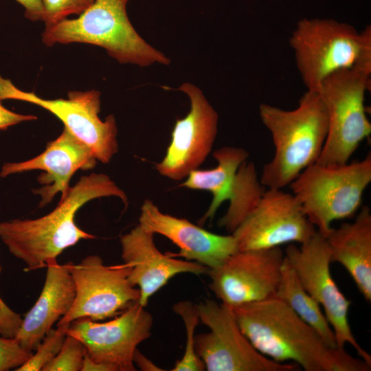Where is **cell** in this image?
I'll list each match as a JSON object with an SVG mask.
<instances>
[{"instance_id":"6da1fadb","label":"cell","mask_w":371,"mask_h":371,"mask_svg":"<svg viewBox=\"0 0 371 371\" xmlns=\"http://www.w3.org/2000/svg\"><path fill=\"white\" fill-rule=\"evenodd\" d=\"M244 335L262 355L305 371H370L371 365L320 335L276 296L232 308Z\"/></svg>"},{"instance_id":"7a4b0ae2","label":"cell","mask_w":371,"mask_h":371,"mask_svg":"<svg viewBox=\"0 0 371 371\" xmlns=\"http://www.w3.org/2000/svg\"><path fill=\"white\" fill-rule=\"evenodd\" d=\"M108 196L118 197L126 207L128 205L126 193L108 175L82 176L49 214L35 219L0 223V238L12 255L25 263L28 271L46 267L80 240L95 238L77 226L75 216L89 201Z\"/></svg>"},{"instance_id":"3957f363","label":"cell","mask_w":371,"mask_h":371,"mask_svg":"<svg viewBox=\"0 0 371 371\" xmlns=\"http://www.w3.org/2000/svg\"><path fill=\"white\" fill-rule=\"evenodd\" d=\"M259 115L274 145V155L263 166L260 180L267 188L282 189L317 161L328 132L326 109L317 91L307 90L295 109L263 103Z\"/></svg>"},{"instance_id":"277c9868","label":"cell","mask_w":371,"mask_h":371,"mask_svg":"<svg viewBox=\"0 0 371 371\" xmlns=\"http://www.w3.org/2000/svg\"><path fill=\"white\" fill-rule=\"evenodd\" d=\"M128 1L94 0L78 17L45 26L42 41L49 47L72 43L97 45L122 64L169 65L170 58L149 45L132 25L126 13Z\"/></svg>"},{"instance_id":"5b68a950","label":"cell","mask_w":371,"mask_h":371,"mask_svg":"<svg viewBox=\"0 0 371 371\" xmlns=\"http://www.w3.org/2000/svg\"><path fill=\"white\" fill-rule=\"evenodd\" d=\"M307 90L317 91L329 76L344 69L371 72V27L358 31L331 19H302L289 39Z\"/></svg>"},{"instance_id":"8992f818","label":"cell","mask_w":371,"mask_h":371,"mask_svg":"<svg viewBox=\"0 0 371 371\" xmlns=\"http://www.w3.org/2000/svg\"><path fill=\"white\" fill-rule=\"evenodd\" d=\"M370 182L369 153L361 161L341 165L315 163L289 186L308 220L326 237L333 221L352 217L357 212Z\"/></svg>"},{"instance_id":"52a82bcc","label":"cell","mask_w":371,"mask_h":371,"mask_svg":"<svg viewBox=\"0 0 371 371\" xmlns=\"http://www.w3.org/2000/svg\"><path fill=\"white\" fill-rule=\"evenodd\" d=\"M371 72L350 69L326 78L317 91L328 115L326 138L316 163L335 166L346 164L359 144L371 133L364 105L370 86Z\"/></svg>"},{"instance_id":"ba28073f","label":"cell","mask_w":371,"mask_h":371,"mask_svg":"<svg viewBox=\"0 0 371 371\" xmlns=\"http://www.w3.org/2000/svg\"><path fill=\"white\" fill-rule=\"evenodd\" d=\"M210 331L196 335V355L208 371H297L298 365L276 362L259 352L242 332L233 309L205 300L196 304Z\"/></svg>"},{"instance_id":"9c48e42d","label":"cell","mask_w":371,"mask_h":371,"mask_svg":"<svg viewBox=\"0 0 371 371\" xmlns=\"http://www.w3.org/2000/svg\"><path fill=\"white\" fill-rule=\"evenodd\" d=\"M0 100H16L41 106L56 116L74 137L86 144L95 159L109 163L117 153V128L113 115L99 117L100 93L96 90L72 91L67 99H44L34 92L17 88L0 75Z\"/></svg>"},{"instance_id":"30bf717a","label":"cell","mask_w":371,"mask_h":371,"mask_svg":"<svg viewBox=\"0 0 371 371\" xmlns=\"http://www.w3.org/2000/svg\"><path fill=\"white\" fill-rule=\"evenodd\" d=\"M285 258L305 290L323 308L339 348L351 345L360 358L371 365V356L357 342L348 321L351 302L343 294L330 272V258L325 237L317 231L297 247L290 244Z\"/></svg>"},{"instance_id":"8fae6325","label":"cell","mask_w":371,"mask_h":371,"mask_svg":"<svg viewBox=\"0 0 371 371\" xmlns=\"http://www.w3.org/2000/svg\"><path fill=\"white\" fill-rule=\"evenodd\" d=\"M67 265L76 296L71 309L57 324L83 317L93 321L113 318L139 301V291L130 282L129 268L124 263L106 266L99 256L91 255L78 264Z\"/></svg>"},{"instance_id":"7c38bea8","label":"cell","mask_w":371,"mask_h":371,"mask_svg":"<svg viewBox=\"0 0 371 371\" xmlns=\"http://www.w3.org/2000/svg\"><path fill=\"white\" fill-rule=\"evenodd\" d=\"M284 253L280 247L237 251L208 269L209 286L221 303L232 308L275 295Z\"/></svg>"},{"instance_id":"4fadbf2b","label":"cell","mask_w":371,"mask_h":371,"mask_svg":"<svg viewBox=\"0 0 371 371\" xmlns=\"http://www.w3.org/2000/svg\"><path fill=\"white\" fill-rule=\"evenodd\" d=\"M153 319L138 302L106 322L89 318L71 322L67 333L78 339L89 358L112 367L114 371H135L137 346L151 335Z\"/></svg>"},{"instance_id":"5bb4252c","label":"cell","mask_w":371,"mask_h":371,"mask_svg":"<svg viewBox=\"0 0 371 371\" xmlns=\"http://www.w3.org/2000/svg\"><path fill=\"white\" fill-rule=\"evenodd\" d=\"M317 231L292 193L268 188L254 210L232 233L238 251L302 244Z\"/></svg>"},{"instance_id":"9a60e30c","label":"cell","mask_w":371,"mask_h":371,"mask_svg":"<svg viewBox=\"0 0 371 371\" xmlns=\"http://www.w3.org/2000/svg\"><path fill=\"white\" fill-rule=\"evenodd\" d=\"M179 90L188 95L190 109L185 117L177 120L166 155L155 164L161 175L175 181L186 178L205 160L214 143L218 121L216 111L198 87L184 82Z\"/></svg>"},{"instance_id":"2e32d148","label":"cell","mask_w":371,"mask_h":371,"mask_svg":"<svg viewBox=\"0 0 371 371\" xmlns=\"http://www.w3.org/2000/svg\"><path fill=\"white\" fill-rule=\"evenodd\" d=\"M154 236L138 225L120 238L122 258L129 268L128 280L133 286H138V303L144 307L172 277L182 273L207 274L209 269L196 262L162 254L155 245Z\"/></svg>"},{"instance_id":"e0dca14e","label":"cell","mask_w":371,"mask_h":371,"mask_svg":"<svg viewBox=\"0 0 371 371\" xmlns=\"http://www.w3.org/2000/svg\"><path fill=\"white\" fill-rule=\"evenodd\" d=\"M96 161L90 148L64 128L39 155L21 162L3 164L0 177L34 170L45 171L38 178V181L45 186L34 190L41 196L39 206L43 207L58 192L61 193L60 200L64 199L71 188L69 181L73 175L78 170L93 168Z\"/></svg>"},{"instance_id":"ac0fdd59","label":"cell","mask_w":371,"mask_h":371,"mask_svg":"<svg viewBox=\"0 0 371 371\" xmlns=\"http://www.w3.org/2000/svg\"><path fill=\"white\" fill-rule=\"evenodd\" d=\"M139 225L161 234L175 244L179 252L171 254L186 260L196 262L213 268L238 251L232 234L220 235L210 232L186 218H177L160 211L150 200L141 207Z\"/></svg>"},{"instance_id":"d6986e66","label":"cell","mask_w":371,"mask_h":371,"mask_svg":"<svg viewBox=\"0 0 371 371\" xmlns=\"http://www.w3.org/2000/svg\"><path fill=\"white\" fill-rule=\"evenodd\" d=\"M41 293L22 320L15 336L27 352L36 350L53 324L71 309L76 296L75 284L67 263L48 262Z\"/></svg>"},{"instance_id":"ffe728a7","label":"cell","mask_w":371,"mask_h":371,"mask_svg":"<svg viewBox=\"0 0 371 371\" xmlns=\"http://www.w3.org/2000/svg\"><path fill=\"white\" fill-rule=\"evenodd\" d=\"M331 262L348 271L359 291L371 301V212L363 205L352 222L333 228L325 237Z\"/></svg>"},{"instance_id":"44dd1931","label":"cell","mask_w":371,"mask_h":371,"mask_svg":"<svg viewBox=\"0 0 371 371\" xmlns=\"http://www.w3.org/2000/svg\"><path fill=\"white\" fill-rule=\"evenodd\" d=\"M217 166L209 170L196 169L192 171L181 186L192 190H206L212 194L211 203L199 219L200 225L212 220L221 205L229 200L235 183L240 166L249 157V153L243 148L224 146L213 153Z\"/></svg>"},{"instance_id":"7402d4cb","label":"cell","mask_w":371,"mask_h":371,"mask_svg":"<svg viewBox=\"0 0 371 371\" xmlns=\"http://www.w3.org/2000/svg\"><path fill=\"white\" fill-rule=\"evenodd\" d=\"M274 296L285 302L298 317L314 328L328 345L339 348L333 328L320 305L303 287L285 256L281 279Z\"/></svg>"},{"instance_id":"603a6c76","label":"cell","mask_w":371,"mask_h":371,"mask_svg":"<svg viewBox=\"0 0 371 371\" xmlns=\"http://www.w3.org/2000/svg\"><path fill=\"white\" fill-rule=\"evenodd\" d=\"M265 191L254 164L244 161L238 170L228 209L218 225L232 233L254 210Z\"/></svg>"},{"instance_id":"cb8c5ba5","label":"cell","mask_w":371,"mask_h":371,"mask_svg":"<svg viewBox=\"0 0 371 371\" xmlns=\"http://www.w3.org/2000/svg\"><path fill=\"white\" fill-rule=\"evenodd\" d=\"M173 311L179 315L186 331V344L182 358L177 361L172 371H203L205 366L198 357L194 348V330L199 322L196 304L190 301H181L173 306Z\"/></svg>"},{"instance_id":"d4e9b609","label":"cell","mask_w":371,"mask_h":371,"mask_svg":"<svg viewBox=\"0 0 371 371\" xmlns=\"http://www.w3.org/2000/svg\"><path fill=\"white\" fill-rule=\"evenodd\" d=\"M70 324H57L56 329H51L36 349L35 354L16 371H40L59 352L67 335Z\"/></svg>"},{"instance_id":"484cf974","label":"cell","mask_w":371,"mask_h":371,"mask_svg":"<svg viewBox=\"0 0 371 371\" xmlns=\"http://www.w3.org/2000/svg\"><path fill=\"white\" fill-rule=\"evenodd\" d=\"M85 355L84 344L67 334L58 355L41 371H81Z\"/></svg>"},{"instance_id":"4316f807","label":"cell","mask_w":371,"mask_h":371,"mask_svg":"<svg viewBox=\"0 0 371 371\" xmlns=\"http://www.w3.org/2000/svg\"><path fill=\"white\" fill-rule=\"evenodd\" d=\"M94 0H41L45 26L56 23L71 14H80Z\"/></svg>"},{"instance_id":"83f0119b","label":"cell","mask_w":371,"mask_h":371,"mask_svg":"<svg viewBox=\"0 0 371 371\" xmlns=\"http://www.w3.org/2000/svg\"><path fill=\"white\" fill-rule=\"evenodd\" d=\"M32 355L23 349L15 338L0 336V371L21 367Z\"/></svg>"},{"instance_id":"f1b7e54d","label":"cell","mask_w":371,"mask_h":371,"mask_svg":"<svg viewBox=\"0 0 371 371\" xmlns=\"http://www.w3.org/2000/svg\"><path fill=\"white\" fill-rule=\"evenodd\" d=\"M36 119L37 117L35 115L16 113L8 109L2 104L0 100V130H6L13 125Z\"/></svg>"},{"instance_id":"f546056e","label":"cell","mask_w":371,"mask_h":371,"mask_svg":"<svg viewBox=\"0 0 371 371\" xmlns=\"http://www.w3.org/2000/svg\"><path fill=\"white\" fill-rule=\"evenodd\" d=\"M25 10V16L32 21H44V10L41 0H16Z\"/></svg>"},{"instance_id":"4dcf8cb0","label":"cell","mask_w":371,"mask_h":371,"mask_svg":"<svg viewBox=\"0 0 371 371\" xmlns=\"http://www.w3.org/2000/svg\"><path fill=\"white\" fill-rule=\"evenodd\" d=\"M133 363L143 371H160L164 370L154 364L147 357L143 355L137 349L133 355Z\"/></svg>"},{"instance_id":"1f68e13d","label":"cell","mask_w":371,"mask_h":371,"mask_svg":"<svg viewBox=\"0 0 371 371\" xmlns=\"http://www.w3.org/2000/svg\"><path fill=\"white\" fill-rule=\"evenodd\" d=\"M81 371H114V370L109 366L94 362L89 358L86 352Z\"/></svg>"},{"instance_id":"d6a6232c","label":"cell","mask_w":371,"mask_h":371,"mask_svg":"<svg viewBox=\"0 0 371 371\" xmlns=\"http://www.w3.org/2000/svg\"><path fill=\"white\" fill-rule=\"evenodd\" d=\"M2 271V268L0 266V273ZM12 310L5 304L3 300L0 297V313L2 315L8 314Z\"/></svg>"},{"instance_id":"836d02e7","label":"cell","mask_w":371,"mask_h":371,"mask_svg":"<svg viewBox=\"0 0 371 371\" xmlns=\"http://www.w3.org/2000/svg\"><path fill=\"white\" fill-rule=\"evenodd\" d=\"M3 332V328H2V324L0 319V333L2 334Z\"/></svg>"}]
</instances>
